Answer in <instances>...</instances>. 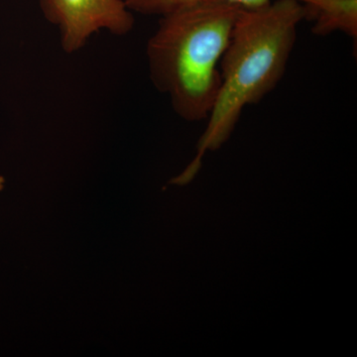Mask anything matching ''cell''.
<instances>
[{
  "mask_svg": "<svg viewBox=\"0 0 357 357\" xmlns=\"http://www.w3.org/2000/svg\"><path fill=\"white\" fill-rule=\"evenodd\" d=\"M305 20L306 10L299 0H276L241 9L220 61V89L199 139V156L176 183L190 180L206 151L218 149L229 139L243 109L261 102L280 83L298 27Z\"/></svg>",
  "mask_w": 357,
  "mask_h": 357,
  "instance_id": "1",
  "label": "cell"
},
{
  "mask_svg": "<svg viewBox=\"0 0 357 357\" xmlns=\"http://www.w3.org/2000/svg\"><path fill=\"white\" fill-rule=\"evenodd\" d=\"M243 8L208 2L161 16L146 47L150 79L181 119H208L220 86L218 65Z\"/></svg>",
  "mask_w": 357,
  "mask_h": 357,
  "instance_id": "2",
  "label": "cell"
},
{
  "mask_svg": "<svg viewBox=\"0 0 357 357\" xmlns=\"http://www.w3.org/2000/svg\"><path fill=\"white\" fill-rule=\"evenodd\" d=\"M47 18L59 28L61 45L76 53L96 33L123 36L133 29L132 11L124 0H41Z\"/></svg>",
  "mask_w": 357,
  "mask_h": 357,
  "instance_id": "3",
  "label": "cell"
},
{
  "mask_svg": "<svg viewBox=\"0 0 357 357\" xmlns=\"http://www.w3.org/2000/svg\"><path fill=\"white\" fill-rule=\"evenodd\" d=\"M312 21V33L328 36L342 32L356 41L357 0H299Z\"/></svg>",
  "mask_w": 357,
  "mask_h": 357,
  "instance_id": "4",
  "label": "cell"
},
{
  "mask_svg": "<svg viewBox=\"0 0 357 357\" xmlns=\"http://www.w3.org/2000/svg\"><path fill=\"white\" fill-rule=\"evenodd\" d=\"M132 13L145 15H160L173 13L184 7L208 2L236 4L243 8H251L266 4L270 0H124Z\"/></svg>",
  "mask_w": 357,
  "mask_h": 357,
  "instance_id": "5",
  "label": "cell"
},
{
  "mask_svg": "<svg viewBox=\"0 0 357 357\" xmlns=\"http://www.w3.org/2000/svg\"><path fill=\"white\" fill-rule=\"evenodd\" d=\"M4 185V178L2 177H0V191H1L2 189H3Z\"/></svg>",
  "mask_w": 357,
  "mask_h": 357,
  "instance_id": "6",
  "label": "cell"
}]
</instances>
